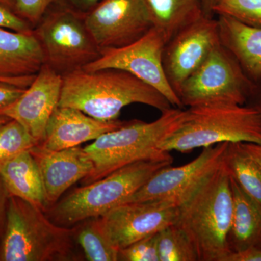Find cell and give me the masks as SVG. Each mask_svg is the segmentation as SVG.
Wrapping results in <instances>:
<instances>
[{
    "label": "cell",
    "instance_id": "6da1fadb",
    "mask_svg": "<svg viewBox=\"0 0 261 261\" xmlns=\"http://www.w3.org/2000/svg\"><path fill=\"white\" fill-rule=\"evenodd\" d=\"M58 106L80 110L103 121L118 120L122 109L135 103L146 105L161 113L173 107L157 89L125 70L106 68L78 69L62 75Z\"/></svg>",
    "mask_w": 261,
    "mask_h": 261
},
{
    "label": "cell",
    "instance_id": "7a4b0ae2",
    "mask_svg": "<svg viewBox=\"0 0 261 261\" xmlns=\"http://www.w3.org/2000/svg\"><path fill=\"white\" fill-rule=\"evenodd\" d=\"M233 214L230 176L224 160L186 201L178 206L176 225L195 247L199 261H226Z\"/></svg>",
    "mask_w": 261,
    "mask_h": 261
},
{
    "label": "cell",
    "instance_id": "3957f363",
    "mask_svg": "<svg viewBox=\"0 0 261 261\" xmlns=\"http://www.w3.org/2000/svg\"><path fill=\"white\" fill-rule=\"evenodd\" d=\"M185 115L186 110L172 107L150 123L133 120L103 134L84 148L94 165L93 171L84 178V185L138 161L173 162L170 152L161 150L159 145L180 126Z\"/></svg>",
    "mask_w": 261,
    "mask_h": 261
},
{
    "label": "cell",
    "instance_id": "277c9868",
    "mask_svg": "<svg viewBox=\"0 0 261 261\" xmlns=\"http://www.w3.org/2000/svg\"><path fill=\"white\" fill-rule=\"evenodd\" d=\"M74 229L55 224L40 207L10 196L0 261L71 260Z\"/></svg>",
    "mask_w": 261,
    "mask_h": 261
},
{
    "label": "cell",
    "instance_id": "5b68a950",
    "mask_svg": "<svg viewBox=\"0 0 261 261\" xmlns=\"http://www.w3.org/2000/svg\"><path fill=\"white\" fill-rule=\"evenodd\" d=\"M224 142L261 144V116L247 106L188 108L180 126L160 144L164 152L188 153Z\"/></svg>",
    "mask_w": 261,
    "mask_h": 261
},
{
    "label": "cell",
    "instance_id": "8992f818",
    "mask_svg": "<svg viewBox=\"0 0 261 261\" xmlns=\"http://www.w3.org/2000/svg\"><path fill=\"white\" fill-rule=\"evenodd\" d=\"M172 163L166 161H138L84 185L55 205L50 211L53 222L66 227L84 220L101 217L126 203L154 173Z\"/></svg>",
    "mask_w": 261,
    "mask_h": 261
},
{
    "label": "cell",
    "instance_id": "52a82bcc",
    "mask_svg": "<svg viewBox=\"0 0 261 261\" xmlns=\"http://www.w3.org/2000/svg\"><path fill=\"white\" fill-rule=\"evenodd\" d=\"M255 83L221 44L182 84L178 97L183 107L245 106Z\"/></svg>",
    "mask_w": 261,
    "mask_h": 261
},
{
    "label": "cell",
    "instance_id": "ba28073f",
    "mask_svg": "<svg viewBox=\"0 0 261 261\" xmlns=\"http://www.w3.org/2000/svg\"><path fill=\"white\" fill-rule=\"evenodd\" d=\"M40 21L34 32L44 63L60 74L81 69L100 56L84 23V15L64 9L53 12Z\"/></svg>",
    "mask_w": 261,
    "mask_h": 261
},
{
    "label": "cell",
    "instance_id": "9c48e42d",
    "mask_svg": "<svg viewBox=\"0 0 261 261\" xmlns=\"http://www.w3.org/2000/svg\"><path fill=\"white\" fill-rule=\"evenodd\" d=\"M166 41L159 29L152 27L138 40L118 48L100 49V56L85 65L87 71L116 68L125 70L157 89L174 108H183L177 94L168 82L163 67Z\"/></svg>",
    "mask_w": 261,
    "mask_h": 261
},
{
    "label": "cell",
    "instance_id": "30bf717a",
    "mask_svg": "<svg viewBox=\"0 0 261 261\" xmlns=\"http://www.w3.org/2000/svg\"><path fill=\"white\" fill-rule=\"evenodd\" d=\"M228 145L224 142L204 147L191 162L161 168L126 203L159 201L178 207L222 163Z\"/></svg>",
    "mask_w": 261,
    "mask_h": 261
},
{
    "label": "cell",
    "instance_id": "8fae6325",
    "mask_svg": "<svg viewBox=\"0 0 261 261\" xmlns=\"http://www.w3.org/2000/svg\"><path fill=\"white\" fill-rule=\"evenodd\" d=\"M84 23L99 50L132 44L153 27L143 0H102Z\"/></svg>",
    "mask_w": 261,
    "mask_h": 261
},
{
    "label": "cell",
    "instance_id": "7c38bea8",
    "mask_svg": "<svg viewBox=\"0 0 261 261\" xmlns=\"http://www.w3.org/2000/svg\"><path fill=\"white\" fill-rule=\"evenodd\" d=\"M220 44L217 19L205 14L178 31L166 43L163 67L177 96L182 84Z\"/></svg>",
    "mask_w": 261,
    "mask_h": 261
},
{
    "label": "cell",
    "instance_id": "4fadbf2b",
    "mask_svg": "<svg viewBox=\"0 0 261 261\" xmlns=\"http://www.w3.org/2000/svg\"><path fill=\"white\" fill-rule=\"evenodd\" d=\"M178 207L159 202L125 203L97 218L108 241L118 250L176 224Z\"/></svg>",
    "mask_w": 261,
    "mask_h": 261
},
{
    "label": "cell",
    "instance_id": "5bb4252c",
    "mask_svg": "<svg viewBox=\"0 0 261 261\" xmlns=\"http://www.w3.org/2000/svg\"><path fill=\"white\" fill-rule=\"evenodd\" d=\"M62 84V75L44 63L23 95L0 113L18 121L40 145L49 118L58 106Z\"/></svg>",
    "mask_w": 261,
    "mask_h": 261
},
{
    "label": "cell",
    "instance_id": "9a60e30c",
    "mask_svg": "<svg viewBox=\"0 0 261 261\" xmlns=\"http://www.w3.org/2000/svg\"><path fill=\"white\" fill-rule=\"evenodd\" d=\"M30 151L40 171L47 206L56 204L72 185L93 171V163L84 148L51 151L36 145Z\"/></svg>",
    "mask_w": 261,
    "mask_h": 261
},
{
    "label": "cell",
    "instance_id": "2e32d148",
    "mask_svg": "<svg viewBox=\"0 0 261 261\" xmlns=\"http://www.w3.org/2000/svg\"><path fill=\"white\" fill-rule=\"evenodd\" d=\"M126 122L100 121L75 108L58 106L48 121L44 140L38 145L51 151L71 148L94 141L103 134L123 126Z\"/></svg>",
    "mask_w": 261,
    "mask_h": 261
},
{
    "label": "cell",
    "instance_id": "e0dca14e",
    "mask_svg": "<svg viewBox=\"0 0 261 261\" xmlns=\"http://www.w3.org/2000/svg\"><path fill=\"white\" fill-rule=\"evenodd\" d=\"M220 43L256 84L261 78V27H252L228 15H217Z\"/></svg>",
    "mask_w": 261,
    "mask_h": 261
},
{
    "label": "cell",
    "instance_id": "ac0fdd59",
    "mask_svg": "<svg viewBox=\"0 0 261 261\" xmlns=\"http://www.w3.org/2000/svg\"><path fill=\"white\" fill-rule=\"evenodd\" d=\"M44 64L42 49L34 32L0 29V76L36 75Z\"/></svg>",
    "mask_w": 261,
    "mask_h": 261
},
{
    "label": "cell",
    "instance_id": "d6986e66",
    "mask_svg": "<svg viewBox=\"0 0 261 261\" xmlns=\"http://www.w3.org/2000/svg\"><path fill=\"white\" fill-rule=\"evenodd\" d=\"M0 177L10 196L27 201L45 212L47 205L42 176L30 150L2 164Z\"/></svg>",
    "mask_w": 261,
    "mask_h": 261
},
{
    "label": "cell",
    "instance_id": "ffe728a7",
    "mask_svg": "<svg viewBox=\"0 0 261 261\" xmlns=\"http://www.w3.org/2000/svg\"><path fill=\"white\" fill-rule=\"evenodd\" d=\"M230 183L233 197L232 219L228 235L230 251L261 247V206L231 176Z\"/></svg>",
    "mask_w": 261,
    "mask_h": 261
},
{
    "label": "cell",
    "instance_id": "44dd1931",
    "mask_svg": "<svg viewBox=\"0 0 261 261\" xmlns=\"http://www.w3.org/2000/svg\"><path fill=\"white\" fill-rule=\"evenodd\" d=\"M153 27L166 43L182 28L204 14L202 0H143Z\"/></svg>",
    "mask_w": 261,
    "mask_h": 261
},
{
    "label": "cell",
    "instance_id": "7402d4cb",
    "mask_svg": "<svg viewBox=\"0 0 261 261\" xmlns=\"http://www.w3.org/2000/svg\"><path fill=\"white\" fill-rule=\"evenodd\" d=\"M224 163L230 176L261 206V166L242 142L228 143Z\"/></svg>",
    "mask_w": 261,
    "mask_h": 261
},
{
    "label": "cell",
    "instance_id": "603a6c76",
    "mask_svg": "<svg viewBox=\"0 0 261 261\" xmlns=\"http://www.w3.org/2000/svg\"><path fill=\"white\" fill-rule=\"evenodd\" d=\"M160 261H199L195 247L188 235L173 224L158 233Z\"/></svg>",
    "mask_w": 261,
    "mask_h": 261
},
{
    "label": "cell",
    "instance_id": "cb8c5ba5",
    "mask_svg": "<svg viewBox=\"0 0 261 261\" xmlns=\"http://www.w3.org/2000/svg\"><path fill=\"white\" fill-rule=\"evenodd\" d=\"M77 241L89 261H118L119 250L108 241L102 232L97 219L80 227Z\"/></svg>",
    "mask_w": 261,
    "mask_h": 261
},
{
    "label": "cell",
    "instance_id": "d4e9b609",
    "mask_svg": "<svg viewBox=\"0 0 261 261\" xmlns=\"http://www.w3.org/2000/svg\"><path fill=\"white\" fill-rule=\"evenodd\" d=\"M36 145V141L18 121L10 119L0 125V166Z\"/></svg>",
    "mask_w": 261,
    "mask_h": 261
},
{
    "label": "cell",
    "instance_id": "484cf974",
    "mask_svg": "<svg viewBox=\"0 0 261 261\" xmlns=\"http://www.w3.org/2000/svg\"><path fill=\"white\" fill-rule=\"evenodd\" d=\"M213 13L232 17L252 27H261V0H218Z\"/></svg>",
    "mask_w": 261,
    "mask_h": 261
},
{
    "label": "cell",
    "instance_id": "4316f807",
    "mask_svg": "<svg viewBox=\"0 0 261 261\" xmlns=\"http://www.w3.org/2000/svg\"><path fill=\"white\" fill-rule=\"evenodd\" d=\"M118 260L160 261L158 233L120 250Z\"/></svg>",
    "mask_w": 261,
    "mask_h": 261
},
{
    "label": "cell",
    "instance_id": "83f0119b",
    "mask_svg": "<svg viewBox=\"0 0 261 261\" xmlns=\"http://www.w3.org/2000/svg\"><path fill=\"white\" fill-rule=\"evenodd\" d=\"M57 0H14L13 11L31 25L38 24Z\"/></svg>",
    "mask_w": 261,
    "mask_h": 261
},
{
    "label": "cell",
    "instance_id": "f1b7e54d",
    "mask_svg": "<svg viewBox=\"0 0 261 261\" xmlns=\"http://www.w3.org/2000/svg\"><path fill=\"white\" fill-rule=\"evenodd\" d=\"M0 29L12 32L29 33L34 32L32 25L15 13L13 10L0 4Z\"/></svg>",
    "mask_w": 261,
    "mask_h": 261
},
{
    "label": "cell",
    "instance_id": "f546056e",
    "mask_svg": "<svg viewBox=\"0 0 261 261\" xmlns=\"http://www.w3.org/2000/svg\"><path fill=\"white\" fill-rule=\"evenodd\" d=\"M27 89L9 84H0V111L16 102L23 95Z\"/></svg>",
    "mask_w": 261,
    "mask_h": 261
},
{
    "label": "cell",
    "instance_id": "4dcf8cb0",
    "mask_svg": "<svg viewBox=\"0 0 261 261\" xmlns=\"http://www.w3.org/2000/svg\"><path fill=\"white\" fill-rule=\"evenodd\" d=\"M226 261H261V247H250L242 251L231 252Z\"/></svg>",
    "mask_w": 261,
    "mask_h": 261
},
{
    "label": "cell",
    "instance_id": "1f68e13d",
    "mask_svg": "<svg viewBox=\"0 0 261 261\" xmlns=\"http://www.w3.org/2000/svg\"><path fill=\"white\" fill-rule=\"evenodd\" d=\"M9 197V194L7 191L3 180L0 177V239L2 238L4 232Z\"/></svg>",
    "mask_w": 261,
    "mask_h": 261
},
{
    "label": "cell",
    "instance_id": "d6a6232c",
    "mask_svg": "<svg viewBox=\"0 0 261 261\" xmlns=\"http://www.w3.org/2000/svg\"><path fill=\"white\" fill-rule=\"evenodd\" d=\"M36 75L20 77L0 76V84H9L20 88L27 89L32 84L33 81L35 79Z\"/></svg>",
    "mask_w": 261,
    "mask_h": 261
},
{
    "label": "cell",
    "instance_id": "836d02e7",
    "mask_svg": "<svg viewBox=\"0 0 261 261\" xmlns=\"http://www.w3.org/2000/svg\"><path fill=\"white\" fill-rule=\"evenodd\" d=\"M246 105L256 109L261 116V78L255 84L253 93H252Z\"/></svg>",
    "mask_w": 261,
    "mask_h": 261
},
{
    "label": "cell",
    "instance_id": "e575fe53",
    "mask_svg": "<svg viewBox=\"0 0 261 261\" xmlns=\"http://www.w3.org/2000/svg\"><path fill=\"white\" fill-rule=\"evenodd\" d=\"M242 145L261 166V144L242 142Z\"/></svg>",
    "mask_w": 261,
    "mask_h": 261
},
{
    "label": "cell",
    "instance_id": "d590c367",
    "mask_svg": "<svg viewBox=\"0 0 261 261\" xmlns=\"http://www.w3.org/2000/svg\"><path fill=\"white\" fill-rule=\"evenodd\" d=\"M72 3L78 7L80 9L84 10H92L98 4L100 3L102 0H71Z\"/></svg>",
    "mask_w": 261,
    "mask_h": 261
},
{
    "label": "cell",
    "instance_id": "8d00e7d4",
    "mask_svg": "<svg viewBox=\"0 0 261 261\" xmlns=\"http://www.w3.org/2000/svg\"><path fill=\"white\" fill-rule=\"evenodd\" d=\"M218 0H202L204 14L207 16H214L213 10Z\"/></svg>",
    "mask_w": 261,
    "mask_h": 261
},
{
    "label": "cell",
    "instance_id": "74e56055",
    "mask_svg": "<svg viewBox=\"0 0 261 261\" xmlns=\"http://www.w3.org/2000/svg\"><path fill=\"white\" fill-rule=\"evenodd\" d=\"M13 3H14V0H0V4L12 10L13 9Z\"/></svg>",
    "mask_w": 261,
    "mask_h": 261
},
{
    "label": "cell",
    "instance_id": "f35d334b",
    "mask_svg": "<svg viewBox=\"0 0 261 261\" xmlns=\"http://www.w3.org/2000/svg\"><path fill=\"white\" fill-rule=\"evenodd\" d=\"M10 118H8V117L5 116V115L0 113V125L3 124V123H6V122L10 121Z\"/></svg>",
    "mask_w": 261,
    "mask_h": 261
}]
</instances>
